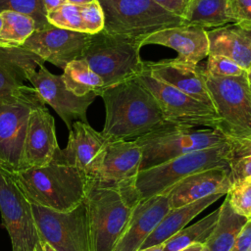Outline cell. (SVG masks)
<instances>
[{"instance_id": "cell-1", "label": "cell", "mask_w": 251, "mask_h": 251, "mask_svg": "<svg viewBox=\"0 0 251 251\" xmlns=\"http://www.w3.org/2000/svg\"><path fill=\"white\" fill-rule=\"evenodd\" d=\"M105 105L102 134L109 140H133L166 125L151 92L133 77L101 90Z\"/></svg>"}, {"instance_id": "cell-2", "label": "cell", "mask_w": 251, "mask_h": 251, "mask_svg": "<svg viewBox=\"0 0 251 251\" xmlns=\"http://www.w3.org/2000/svg\"><path fill=\"white\" fill-rule=\"evenodd\" d=\"M133 178L115 184L88 179L82 202L90 251H113L116 246L133 207L141 200Z\"/></svg>"}, {"instance_id": "cell-3", "label": "cell", "mask_w": 251, "mask_h": 251, "mask_svg": "<svg viewBox=\"0 0 251 251\" xmlns=\"http://www.w3.org/2000/svg\"><path fill=\"white\" fill-rule=\"evenodd\" d=\"M11 176L31 204L57 212L75 209L83 201L88 185V177L81 171L56 159Z\"/></svg>"}, {"instance_id": "cell-4", "label": "cell", "mask_w": 251, "mask_h": 251, "mask_svg": "<svg viewBox=\"0 0 251 251\" xmlns=\"http://www.w3.org/2000/svg\"><path fill=\"white\" fill-rule=\"evenodd\" d=\"M140 39L101 30L91 34L80 59L103 80V89L141 75L144 61L140 57Z\"/></svg>"}, {"instance_id": "cell-5", "label": "cell", "mask_w": 251, "mask_h": 251, "mask_svg": "<svg viewBox=\"0 0 251 251\" xmlns=\"http://www.w3.org/2000/svg\"><path fill=\"white\" fill-rule=\"evenodd\" d=\"M229 143L226 142L184 154L139 171L133 178V185L140 199L164 194L176 183L193 174L216 167H229Z\"/></svg>"}, {"instance_id": "cell-6", "label": "cell", "mask_w": 251, "mask_h": 251, "mask_svg": "<svg viewBox=\"0 0 251 251\" xmlns=\"http://www.w3.org/2000/svg\"><path fill=\"white\" fill-rule=\"evenodd\" d=\"M134 141L141 148L139 171H142L190 152L224 144L228 139L218 128L196 129L166 124Z\"/></svg>"}, {"instance_id": "cell-7", "label": "cell", "mask_w": 251, "mask_h": 251, "mask_svg": "<svg viewBox=\"0 0 251 251\" xmlns=\"http://www.w3.org/2000/svg\"><path fill=\"white\" fill-rule=\"evenodd\" d=\"M104 14L103 30L143 39L159 30L182 25V20L153 0H97Z\"/></svg>"}, {"instance_id": "cell-8", "label": "cell", "mask_w": 251, "mask_h": 251, "mask_svg": "<svg viewBox=\"0 0 251 251\" xmlns=\"http://www.w3.org/2000/svg\"><path fill=\"white\" fill-rule=\"evenodd\" d=\"M205 73V71H204ZM220 129L228 140L251 135V88L247 74L239 76H214L205 73Z\"/></svg>"}, {"instance_id": "cell-9", "label": "cell", "mask_w": 251, "mask_h": 251, "mask_svg": "<svg viewBox=\"0 0 251 251\" xmlns=\"http://www.w3.org/2000/svg\"><path fill=\"white\" fill-rule=\"evenodd\" d=\"M44 103L38 92L25 84L0 101V163L4 170L14 173L21 169L29 115Z\"/></svg>"}, {"instance_id": "cell-10", "label": "cell", "mask_w": 251, "mask_h": 251, "mask_svg": "<svg viewBox=\"0 0 251 251\" xmlns=\"http://www.w3.org/2000/svg\"><path fill=\"white\" fill-rule=\"evenodd\" d=\"M137 77L155 97L167 124L211 129L219 127L220 119L214 109L156 79L145 70Z\"/></svg>"}, {"instance_id": "cell-11", "label": "cell", "mask_w": 251, "mask_h": 251, "mask_svg": "<svg viewBox=\"0 0 251 251\" xmlns=\"http://www.w3.org/2000/svg\"><path fill=\"white\" fill-rule=\"evenodd\" d=\"M0 212L12 251H33L40 242L31 204L15 183L11 172L0 168Z\"/></svg>"}, {"instance_id": "cell-12", "label": "cell", "mask_w": 251, "mask_h": 251, "mask_svg": "<svg viewBox=\"0 0 251 251\" xmlns=\"http://www.w3.org/2000/svg\"><path fill=\"white\" fill-rule=\"evenodd\" d=\"M31 210L40 240L56 251H90L83 202L70 212H57L35 204H31Z\"/></svg>"}, {"instance_id": "cell-13", "label": "cell", "mask_w": 251, "mask_h": 251, "mask_svg": "<svg viewBox=\"0 0 251 251\" xmlns=\"http://www.w3.org/2000/svg\"><path fill=\"white\" fill-rule=\"evenodd\" d=\"M26 79L38 92L45 104L56 111L69 130L75 121L87 123L86 112L98 96L96 92H90L84 96L74 94L66 88L61 75H53L43 65L39 66L38 71H28Z\"/></svg>"}, {"instance_id": "cell-14", "label": "cell", "mask_w": 251, "mask_h": 251, "mask_svg": "<svg viewBox=\"0 0 251 251\" xmlns=\"http://www.w3.org/2000/svg\"><path fill=\"white\" fill-rule=\"evenodd\" d=\"M90 35L51 26L34 30L21 47L64 70L69 63L82 57Z\"/></svg>"}, {"instance_id": "cell-15", "label": "cell", "mask_w": 251, "mask_h": 251, "mask_svg": "<svg viewBox=\"0 0 251 251\" xmlns=\"http://www.w3.org/2000/svg\"><path fill=\"white\" fill-rule=\"evenodd\" d=\"M108 142L102 132L95 130L88 123L75 121L69 130L66 148H60L54 159L78 169L91 179Z\"/></svg>"}, {"instance_id": "cell-16", "label": "cell", "mask_w": 251, "mask_h": 251, "mask_svg": "<svg viewBox=\"0 0 251 251\" xmlns=\"http://www.w3.org/2000/svg\"><path fill=\"white\" fill-rule=\"evenodd\" d=\"M45 105L35 107L29 115L20 170L46 166L60 150L54 119Z\"/></svg>"}, {"instance_id": "cell-17", "label": "cell", "mask_w": 251, "mask_h": 251, "mask_svg": "<svg viewBox=\"0 0 251 251\" xmlns=\"http://www.w3.org/2000/svg\"><path fill=\"white\" fill-rule=\"evenodd\" d=\"M144 70L156 79L214 109L204 70L198 64L183 62L175 58L173 60L144 62Z\"/></svg>"}, {"instance_id": "cell-18", "label": "cell", "mask_w": 251, "mask_h": 251, "mask_svg": "<svg viewBox=\"0 0 251 251\" xmlns=\"http://www.w3.org/2000/svg\"><path fill=\"white\" fill-rule=\"evenodd\" d=\"M171 210L167 194L141 199L132 209L127 224L113 251H137Z\"/></svg>"}, {"instance_id": "cell-19", "label": "cell", "mask_w": 251, "mask_h": 251, "mask_svg": "<svg viewBox=\"0 0 251 251\" xmlns=\"http://www.w3.org/2000/svg\"><path fill=\"white\" fill-rule=\"evenodd\" d=\"M141 158V148L134 140L109 141L89 180L115 184L131 179L139 172Z\"/></svg>"}, {"instance_id": "cell-20", "label": "cell", "mask_w": 251, "mask_h": 251, "mask_svg": "<svg viewBox=\"0 0 251 251\" xmlns=\"http://www.w3.org/2000/svg\"><path fill=\"white\" fill-rule=\"evenodd\" d=\"M231 181L229 167H216L193 174L172 186L166 193L171 209L212 194H226Z\"/></svg>"}, {"instance_id": "cell-21", "label": "cell", "mask_w": 251, "mask_h": 251, "mask_svg": "<svg viewBox=\"0 0 251 251\" xmlns=\"http://www.w3.org/2000/svg\"><path fill=\"white\" fill-rule=\"evenodd\" d=\"M162 45L177 52L176 59L199 64L209 54L207 29L194 25H178L154 32L140 40L144 45Z\"/></svg>"}, {"instance_id": "cell-22", "label": "cell", "mask_w": 251, "mask_h": 251, "mask_svg": "<svg viewBox=\"0 0 251 251\" xmlns=\"http://www.w3.org/2000/svg\"><path fill=\"white\" fill-rule=\"evenodd\" d=\"M207 37L208 55L226 57L245 71L251 67V28L230 24L207 30Z\"/></svg>"}, {"instance_id": "cell-23", "label": "cell", "mask_w": 251, "mask_h": 251, "mask_svg": "<svg viewBox=\"0 0 251 251\" xmlns=\"http://www.w3.org/2000/svg\"><path fill=\"white\" fill-rule=\"evenodd\" d=\"M43 64L38 56L22 47H0V101L25 85L28 71Z\"/></svg>"}, {"instance_id": "cell-24", "label": "cell", "mask_w": 251, "mask_h": 251, "mask_svg": "<svg viewBox=\"0 0 251 251\" xmlns=\"http://www.w3.org/2000/svg\"><path fill=\"white\" fill-rule=\"evenodd\" d=\"M222 196H224V194H212L189 204L171 209L152 233L145 239L140 249L164 243L167 239L185 227L192 219L219 200Z\"/></svg>"}, {"instance_id": "cell-25", "label": "cell", "mask_w": 251, "mask_h": 251, "mask_svg": "<svg viewBox=\"0 0 251 251\" xmlns=\"http://www.w3.org/2000/svg\"><path fill=\"white\" fill-rule=\"evenodd\" d=\"M219 209L218 221L204 246L210 251H229L248 219L233 210L227 197Z\"/></svg>"}, {"instance_id": "cell-26", "label": "cell", "mask_w": 251, "mask_h": 251, "mask_svg": "<svg viewBox=\"0 0 251 251\" xmlns=\"http://www.w3.org/2000/svg\"><path fill=\"white\" fill-rule=\"evenodd\" d=\"M230 23L226 0H190L182 25L216 28Z\"/></svg>"}, {"instance_id": "cell-27", "label": "cell", "mask_w": 251, "mask_h": 251, "mask_svg": "<svg viewBox=\"0 0 251 251\" xmlns=\"http://www.w3.org/2000/svg\"><path fill=\"white\" fill-rule=\"evenodd\" d=\"M61 76L66 88L77 96H84L90 92H96L99 96L104 86L101 77L90 69L83 59H76L69 63Z\"/></svg>"}, {"instance_id": "cell-28", "label": "cell", "mask_w": 251, "mask_h": 251, "mask_svg": "<svg viewBox=\"0 0 251 251\" xmlns=\"http://www.w3.org/2000/svg\"><path fill=\"white\" fill-rule=\"evenodd\" d=\"M220 209H216L198 222L183 227L163 244L164 251H180L192 244H205L218 221Z\"/></svg>"}, {"instance_id": "cell-29", "label": "cell", "mask_w": 251, "mask_h": 251, "mask_svg": "<svg viewBox=\"0 0 251 251\" xmlns=\"http://www.w3.org/2000/svg\"><path fill=\"white\" fill-rule=\"evenodd\" d=\"M3 18V26L0 30V47H21L35 30L32 18L13 11L0 12Z\"/></svg>"}, {"instance_id": "cell-30", "label": "cell", "mask_w": 251, "mask_h": 251, "mask_svg": "<svg viewBox=\"0 0 251 251\" xmlns=\"http://www.w3.org/2000/svg\"><path fill=\"white\" fill-rule=\"evenodd\" d=\"M46 18L48 23L55 27L85 33L81 16V5L65 1L59 7L47 13Z\"/></svg>"}, {"instance_id": "cell-31", "label": "cell", "mask_w": 251, "mask_h": 251, "mask_svg": "<svg viewBox=\"0 0 251 251\" xmlns=\"http://www.w3.org/2000/svg\"><path fill=\"white\" fill-rule=\"evenodd\" d=\"M3 11H13L32 18L35 30L53 26L47 21L43 0H0V12Z\"/></svg>"}, {"instance_id": "cell-32", "label": "cell", "mask_w": 251, "mask_h": 251, "mask_svg": "<svg viewBox=\"0 0 251 251\" xmlns=\"http://www.w3.org/2000/svg\"><path fill=\"white\" fill-rule=\"evenodd\" d=\"M226 197L236 213L251 218V176L231 182Z\"/></svg>"}, {"instance_id": "cell-33", "label": "cell", "mask_w": 251, "mask_h": 251, "mask_svg": "<svg viewBox=\"0 0 251 251\" xmlns=\"http://www.w3.org/2000/svg\"><path fill=\"white\" fill-rule=\"evenodd\" d=\"M204 71L208 75L222 77L239 76L247 74V71L242 69L238 64L220 55H208Z\"/></svg>"}, {"instance_id": "cell-34", "label": "cell", "mask_w": 251, "mask_h": 251, "mask_svg": "<svg viewBox=\"0 0 251 251\" xmlns=\"http://www.w3.org/2000/svg\"><path fill=\"white\" fill-rule=\"evenodd\" d=\"M81 16L85 33L95 34L104 28V14L97 0L81 5Z\"/></svg>"}, {"instance_id": "cell-35", "label": "cell", "mask_w": 251, "mask_h": 251, "mask_svg": "<svg viewBox=\"0 0 251 251\" xmlns=\"http://www.w3.org/2000/svg\"><path fill=\"white\" fill-rule=\"evenodd\" d=\"M230 23L251 28V0H226Z\"/></svg>"}, {"instance_id": "cell-36", "label": "cell", "mask_w": 251, "mask_h": 251, "mask_svg": "<svg viewBox=\"0 0 251 251\" xmlns=\"http://www.w3.org/2000/svg\"><path fill=\"white\" fill-rule=\"evenodd\" d=\"M230 181L251 176V156L233 160L229 163Z\"/></svg>"}, {"instance_id": "cell-37", "label": "cell", "mask_w": 251, "mask_h": 251, "mask_svg": "<svg viewBox=\"0 0 251 251\" xmlns=\"http://www.w3.org/2000/svg\"><path fill=\"white\" fill-rule=\"evenodd\" d=\"M228 143L230 149V162L243 157L251 156V135L242 139L228 140Z\"/></svg>"}, {"instance_id": "cell-38", "label": "cell", "mask_w": 251, "mask_h": 251, "mask_svg": "<svg viewBox=\"0 0 251 251\" xmlns=\"http://www.w3.org/2000/svg\"><path fill=\"white\" fill-rule=\"evenodd\" d=\"M153 1L164 10L170 12L171 14L182 20L186 13L190 0H153Z\"/></svg>"}, {"instance_id": "cell-39", "label": "cell", "mask_w": 251, "mask_h": 251, "mask_svg": "<svg viewBox=\"0 0 251 251\" xmlns=\"http://www.w3.org/2000/svg\"><path fill=\"white\" fill-rule=\"evenodd\" d=\"M229 251H251V219H248Z\"/></svg>"}, {"instance_id": "cell-40", "label": "cell", "mask_w": 251, "mask_h": 251, "mask_svg": "<svg viewBox=\"0 0 251 251\" xmlns=\"http://www.w3.org/2000/svg\"><path fill=\"white\" fill-rule=\"evenodd\" d=\"M66 0H43L44 9L46 11V14L51 12L52 10L59 7L61 4H63Z\"/></svg>"}, {"instance_id": "cell-41", "label": "cell", "mask_w": 251, "mask_h": 251, "mask_svg": "<svg viewBox=\"0 0 251 251\" xmlns=\"http://www.w3.org/2000/svg\"><path fill=\"white\" fill-rule=\"evenodd\" d=\"M204 245L203 244H199V243H196V244H192V245H189L185 248H183L182 250L180 251H202Z\"/></svg>"}, {"instance_id": "cell-42", "label": "cell", "mask_w": 251, "mask_h": 251, "mask_svg": "<svg viewBox=\"0 0 251 251\" xmlns=\"http://www.w3.org/2000/svg\"><path fill=\"white\" fill-rule=\"evenodd\" d=\"M137 251H164V247H163V244H159V245H154L144 249H139Z\"/></svg>"}, {"instance_id": "cell-43", "label": "cell", "mask_w": 251, "mask_h": 251, "mask_svg": "<svg viewBox=\"0 0 251 251\" xmlns=\"http://www.w3.org/2000/svg\"><path fill=\"white\" fill-rule=\"evenodd\" d=\"M66 1L69 3H72V4H75V5H84V4L92 2L93 0H66Z\"/></svg>"}, {"instance_id": "cell-44", "label": "cell", "mask_w": 251, "mask_h": 251, "mask_svg": "<svg viewBox=\"0 0 251 251\" xmlns=\"http://www.w3.org/2000/svg\"><path fill=\"white\" fill-rule=\"evenodd\" d=\"M40 242H41V245H42L44 251H56V250H55L52 246H50L47 242H45V241H43V240H40Z\"/></svg>"}, {"instance_id": "cell-45", "label": "cell", "mask_w": 251, "mask_h": 251, "mask_svg": "<svg viewBox=\"0 0 251 251\" xmlns=\"http://www.w3.org/2000/svg\"><path fill=\"white\" fill-rule=\"evenodd\" d=\"M33 251H44V249H43V247H42V245H41V242H38V243L35 245Z\"/></svg>"}, {"instance_id": "cell-46", "label": "cell", "mask_w": 251, "mask_h": 251, "mask_svg": "<svg viewBox=\"0 0 251 251\" xmlns=\"http://www.w3.org/2000/svg\"><path fill=\"white\" fill-rule=\"evenodd\" d=\"M247 78H248V81H249V83L251 84V67L248 69V71H247Z\"/></svg>"}, {"instance_id": "cell-47", "label": "cell", "mask_w": 251, "mask_h": 251, "mask_svg": "<svg viewBox=\"0 0 251 251\" xmlns=\"http://www.w3.org/2000/svg\"><path fill=\"white\" fill-rule=\"evenodd\" d=\"M2 26H3V18H2V16H1V13H0V30H1Z\"/></svg>"}, {"instance_id": "cell-48", "label": "cell", "mask_w": 251, "mask_h": 251, "mask_svg": "<svg viewBox=\"0 0 251 251\" xmlns=\"http://www.w3.org/2000/svg\"><path fill=\"white\" fill-rule=\"evenodd\" d=\"M202 251H210V250H209L207 247H205V246H204V247H203V249H202Z\"/></svg>"}, {"instance_id": "cell-49", "label": "cell", "mask_w": 251, "mask_h": 251, "mask_svg": "<svg viewBox=\"0 0 251 251\" xmlns=\"http://www.w3.org/2000/svg\"><path fill=\"white\" fill-rule=\"evenodd\" d=\"M0 168H1V169H3V168H2V164H1V163H0Z\"/></svg>"}, {"instance_id": "cell-50", "label": "cell", "mask_w": 251, "mask_h": 251, "mask_svg": "<svg viewBox=\"0 0 251 251\" xmlns=\"http://www.w3.org/2000/svg\"><path fill=\"white\" fill-rule=\"evenodd\" d=\"M250 88H251V84H250Z\"/></svg>"}, {"instance_id": "cell-51", "label": "cell", "mask_w": 251, "mask_h": 251, "mask_svg": "<svg viewBox=\"0 0 251 251\" xmlns=\"http://www.w3.org/2000/svg\"><path fill=\"white\" fill-rule=\"evenodd\" d=\"M250 219H251V218H250Z\"/></svg>"}]
</instances>
